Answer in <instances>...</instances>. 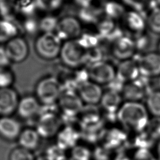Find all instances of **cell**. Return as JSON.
Instances as JSON below:
<instances>
[{
  "instance_id": "cell-1",
  "label": "cell",
  "mask_w": 160,
  "mask_h": 160,
  "mask_svg": "<svg viewBox=\"0 0 160 160\" xmlns=\"http://www.w3.org/2000/svg\"><path fill=\"white\" fill-rule=\"evenodd\" d=\"M116 116L119 126L128 134L144 131L150 119L145 104L135 101H124Z\"/></svg>"
},
{
  "instance_id": "cell-2",
  "label": "cell",
  "mask_w": 160,
  "mask_h": 160,
  "mask_svg": "<svg viewBox=\"0 0 160 160\" xmlns=\"http://www.w3.org/2000/svg\"><path fill=\"white\" fill-rule=\"evenodd\" d=\"M54 105L41 106L35 128L41 138L56 136L63 126L62 118L55 111L53 108Z\"/></svg>"
},
{
  "instance_id": "cell-3",
  "label": "cell",
  "mask_w": 160,
  "mask_h": 160,
  "mask_svg": "<svg viewBox=\"0 0 160 160\" xmlns=\"http://www.w3.org/2000/svg\"><path fill=\"white\" fill-rule=\"evenodd\" d=\"M88 52L77 39L69 40L63 42L59 58L65 66L76 69L88 65Z\"/></svg>"
},
{
  "instance_id": "cell-4",
  "label": "cell",
  "mask_w": 160,
  "mask_h": 160,
  "mask_svg": "<svg viewBox=\"0 0 160 160\" xmlns=\"http://www.w3.org/2000/svg\"><path fill=\"white\" fill-rule=\"evenodd\" d=\"M61 81L54 76H46L40 79L35 88L36 97L41 105L56 104L62 93Z\"/></svg>"
},
{
  "instance_id": "cell-5",
  "label": "cell",
  "mask_w": 160,
  "mask_h": 160,
  "mask_svg": "<svg viewBox=\"0 0 160 160\" xmlns=\"http://www.w3.org/2000/svg\"><path fill=\"white\" fill-rule=\"evenodd\" d=\"M62 41L55 32L42 33L35 41L34 48L39 57L52 60L59 56Z\"/></svg>"
},
{
  "instance_id": "cell-6",
  "label": "cell",
  "mask_w": 160,
  "mask_h": 160,
  "mask_svg": "<svg viewBox=\"0 0 160 160\" xmlns=\"http://www.w3.org/2000/svg\"><path fill=\"white\" fill-rule=\"evenodd\" d=\"M62 119H77L84 104L76 91L62 90L57 102Z\"/></svg>"
},
{
  "instance_id": "cell-7",
  "label": "cell",
  "mask_w": 160,
  "mask_h": 160,
  "mask_svg": "<svg viewBox=\"0 0 160 160\" xmlns=\"http://www.w3.org/2000/svg\"><path fill=\"white\" fill-rule=\"evenodd\" d=\"M109 53L118 62L134 58L137 54L134 39L124 34L109 43Z\"/></svg>"
},
{
  "instance_id": "cell-8",
  "label": "cell",
  "mask_w": 160,
  "mask_h": 160,
  "mask_svg": "<svg viewBox=\"0 0 160 160\" xmlns=\"http://www.w3.org/2000/svg\"><path fill=\"white\" fill-rule=\"evenodd\" d=\"M119 22L124 34L133 38L147 31L144 14L136 10L127 9Z\"/></svg>"
},
{
  "instance_id": "cell-9",
  "label": "cell",
  "mask_w": 160,
  "mask_h": 160,
  "mask_svg": "<svg viewBox=\"0 0 160 160\" xmlns=\"http://www.w3.org/2000/svg\"><path fill=\"white\" fill-rule=\"evenodd\" d=\"M152 79L140 76L138 79L124 84L121 95L124 101L141 102L149 92L154 89L151 83Z\"/></svg>"
},
{
  "instance_id": "cell-10",
  "label": "cell",
  "mask_w": 160,
  "mask_h": 160,
  "mask_svg": "<svg viewBox=\"0 0 160 160\" xmlns=\"http://www.w3.org/2000/svg\"><path fill=\"white\" fill-rule=\"evenodd\" d=\"M134 58L141 77L152 79L160 76V54L158 51L137 54Z\"/></svg>"
},
{
  "instance_id": "cell-11",
  "label": "cell",
  "mask_w": 160,
  "mask_h": 160,
  "mask_svg": "<svg viewBox=\"0 0 160 160\" xmlns=\"http://www.w3.org/2000/svg\"><path fill=\"white\" fill-rule=\"evenodd\" d=\"M83 31L82 23L78 17L68 15L59 19L54 32L64 42L78 39Z\"/></svg>"
},
{
  "instance_id": "cell-12",
  "label": "cell",
  "mask_w": 160,
  "mask_h": 160,
  "mask_svg": "<svg viewBox=\"0 0 160 160\" xmlns=\"http://www.w3.org/2000/svg\"><path fill=\"white\" fill-rule=\"evenodd\" d=\"M89 79L101 86H108L116 78V66L108 60L88 66Z\"/></svg>"
},
{
  "instance_id": "cell-13",
  "label": "cell",
  "mask_w": 160,
  "mask_h": 160,
  "mask_svg": "<svg viewBox=\"0 0 160 160\" xmlns=\"http://www.w3.org/2000/svg\"><path fill=\"white\" fill-rule=\"evenodd\" d=\"M128 141V133L126 131L120 126H111L105 129L100 142L103 146L116 152L127 145Z\"/></svg>"
},
{
  "instance_id": "cell-14",
  "label": "cell",
  "mask_w": 160,
  "mask_h": 160,
  "mask_svg": "<svg viewBox=\"0 0 160 160\" xmlns=\"http://www.w3.org/2000/svg\"><path fill=\"white\" fill-rule=\"evenodd\" d=\"M56 144L64 151L71 150L79 143L81 139L79 126L75 127L72 124L64 125L56 135Z\"/></svg>"
},
{
  "instance_id": "cell-15",
  "label": "cell",
  "mask_w": 160,
  "mask_h": 160,
  "mask_svg": "<svg viewBox=\"0 0 160 160\" xmlns=\"http://www.w3.org/2000/svg\"><path fill=\"white\" fill-rule=\"evenodd\" d=\"M76 92L86 105L99 104L104 89L102 86L89 80L79 85Z\"/></svg>"
},
{
  "instance_id": "cell-16",
  "label": "cell",
  "mask_w": 160,
  "mask_h": 160,
  "mask_svg": "<svg viewBox=\"0 0 160 160\" xmlns=\"http://www.w3.org/2000/svg\"><path fill=\"white\" fill-rule=\"evenodd\" d=\"M4 48L11 62H21L29 55V49L28 42L25 39L18 36L6 42Z\"/></svg>"
},
{
  "instance_id": "cell-17",
  "label": "cell",
  "mask_w": 160,
  "mask_h": 160,
  "mask_svg": "<svg viewBox=\"0 0 160 160\" xmlns=\"http://www.w3.org/2000/svg\"><path fill=\"white\" fill-rule=\"evenodd\" d=\"M116 70V78L124 84L133 81L141 76L138 62L134 58L118 62Z\"/></svg>"
},
{
  "instance_id": "cell-18",
  "label": "cell",
  "mask_w": 160,
  "mask_h": 160,
  "mask_svg": "<svg viewBox=\"0 0 160 160\" xmlns=\"http://www.w3.org/2000/svg\"><path fill=\"white\" fill-rule=\"evenodd\" d=\"M19 99L17 91L11 87L0 89V116H11L16 112Z\"/></svg>"
},
{
  "instance_id": "cell-19",
  "label": "cell",
  "mask_w": 160,
  "mask_h": 160,
  "mask_svg": "<svg viewBox=\"0 0 160 160\" xmlns=\"http://www.w3.org/2000/svg\"><path fill=\"white\" fill-rule=\"evenodd\" d=\"M41 106L36 96H26L19 99L16 112L23 119H31L36 116L38 117Z\"/></svg>"
},
{
  "instance_id": "cell-20",
  "label": "cell",
  "mask_w": 160,
  "mask_h": 160,
  "mask_svg": "<svg viewBox=\"0 0 160 160\" xmlns=\"http://www.w3.org/2000/svg\"><path fill=\"white\" fill-rule=\"evenodd\" d=\"M22 130L19 120L12 116H0V138L6 141H17Z\"/></svg>"
},
{
  "instance_id": "cell-21",
  "label": "cell",
  "mask_w": 160,
  "mask_h": 160,
  "mask_svg": "<svg viewBox=\"0 0 160 160\" xmlns=\"http://www.w3.org/2000/svg\"><path fill=\"white\" fill-rule=\"evenodd\" d=\"M123 102L120 92L106 88L104 90L99 104L103 112L116 114Z\"/></svg>"
},
{
  "instance_id": "cell-22",
  "label": "cell",
  "mask_w": 160,
  "mask_h": 160,
  "mask_svg": "<svg viewBox=\"0 0 160 160\" xmlns=\"http://www.w3.org/2000/svg\"><path fill=\"white\" fill-rule=\"evenodd\" d=\"M145 17L147 31L160 37V7L154 0H150L143 12Z\"/></svg>"
},
{
  "instance_id": "cell-23",
  "label": "cell",
  "mask_w": 160,
  "mask_h": 160,
  "mask_svg": "<svg viewBox=\"0 0 160 160\" xmlns=\"http://www.w3.org/2000/svg\"><path fill=\"white\" fill-rule=\"evenodd\" d=\"M41 139V137L36 129L26 128L22 129L17 141L19 147L32 152L39 146Z\"/></svg>"
},
{
  "instance_id": "cell-24",
  "label": "cell",
  "mask_w": 160,
  "mask_h": 160,
  "mask_svg": "<svg viewBox=\"0 0 160 160\" xmlns=\"http://www.w3.org/2000/svg\"><path fill=\"white\" fill-rule=\"evenodd\" d=\"M137 54H144L157 51L159 37L156 36L148 31L134 38Z\"/></svg>"
},
{
  "instance_id": "cell-25",
  "label": "cell",
  "mask_w": 160,
  "mask_h": 160,
  "mask_svg": "<svg viewBox=\"0 0 160 160\" xmlns=\"http://www.w3.org/2000/svg\"><path fill=\"white\" fill-rule=\"evenodd\" d=\"M103 16L101 4L97 5L94 3L91 6L78 9L77 17L82 24L95 26Z\"/></svg>"
},
{
  "instance_id": "cell-26",
  "label": "cell",
  "mask_w": 160,
  "mask_h": 160,
  "mask_svg": "<svg viewBox=\"0 0 160 160\" xmlns=\"http://www.w3.org/2000/svg\"><path fill=\"white\" fill-rule=\"evenodd\" d=\"M103 15L108 18L119 22L126 11V6L118 0H104L101 3Z\"/></svg>"
},
{
  "instance_id": "cell-27",
  "label": "cell",
  "mask_w": 160,
  "mask_h": 160,
  "mask_svg": "<svg viewBox=\"0 0 160 160\" xmlns=\"http://www.w3.org/2000/svg\"><path fill=\"white\" fill-rule=\"evenodd\" d=\"M145 106L151 117L160 118V90L154 88L145 98Z\"/></svg>"
},
{
  "instance_id": "cell-28",
  "label": "cell",
  "mask_w": 160,
  "mask_h": 160,
  "mask_svg": "<svg viewBox=\"0 0 160 160\" xmlns=\"http://www.w3.org/2000/svg\"><path fill=\"white\" fill-rule=\"evenodd\" d=\"M17 25L11 19H0V42H8L11 39L18 36Z\"/></svg>"
},
{
  "instance_id": "cell-29",
  "label": "cell",
  "mask_w": 160,
  "mask_h": 160,
  "mask_svg": "<svg viewBox=\"0 0 160 160\" xmlns=\"http://www.w3.org/2000/svg\"><path fill=\"white\" fill-rule=\"evenodd\" d=\"M77 39L88 50L95 48L104 42L96 31L84 30L81 35Z\"/></svg>"
},
{
  "instance_id": "cell-30",
  "label": "cell",
  "mask_w": 160,
  "mask_h": 160,
  "mask_svg": "<svg viewBox=\"0 0 160 160\" xmlns=\"http://www.w3.org/2000/svg\"><path fill=\"white\" fill-rule=\"evenodd\" d=\"M70 160H92V150L86 144L78 143L70 150Z\"/></svg>"
},
{
  "instance_id": "cell-31",
  "label": "cell",
  "mask_w": 160,
  "mask_h": 160,
  "mask_svg": "<svg viewBox=\"0 0 160 160\" xmlns=\"http://www.w3.org/2000/svg\"><path fill=\"white\" fill-rule=\"evenodd\" d=\"M107 51L109 52V50H106L102 43L89 49L88 52V66L107 60Z\"/></svg>"
},
{
  "instance_id": "cell-32",
  "label": "cell",
  "mask_w": 160,
  "mask_h": 160,
  "mask_svg": "<svg viewBox=\"0 0 160 160\" xmlns=\"http://www.w3.org/2000/svg\"><path fill=\"white\" fill-rule=\"evenodd\" d=\"M59 19L52 14H48L42 17L39 21V29L42 33L54 32Z\"/></svg>"
},
{
  "instance_id": "cell-33",
  "label": "cell",
  "mask_w": 160,
  "mask_h": 160,
  "mask_svg": "<svg viewBox=\"0 0 160 160\" xmlns=\"http://www.w3.org/2000/svg\"><path fill=\"white\" fill-rule=\"evenodd\" d=\"M38 9L52 12L59 10L63 5L64 0H35Z\"/></svg>"
},
{
  "instance_id": "cell-34",
  "label": "cell",
  "mask_w": 160,
  "mask_h": 160,
  "mask_svg": "<svg viewBox=\"0 0 160 160\" xmlns=\"http://www.w3.org/2000/svg\"><path fill=\"white\" fill-rule=\"evenodd\" d=\"M149 137L157 142L160 139V118L152 117L150 118L148 124L145 129Z\"/></svg>"
},
{
  "instance_id": "cell-35",
  "label": "cell",
  "mask_w": 160,
  "mask_h": 160,
  "mask_svg": "<svg viewBox=\"0 0 160 160\" xmlns=\"http://www.w3.org/2000/svg\"><path fill=\"white\" fill-rule=\"evenodd\" d=\"M32 151L19 146L12 149L9 154V160H35Z\"/></svg>"
},
{
  "instance_id": "cell-36",
  "label": "cell",
  "mask_w": 160,
  "mask_h": 160,
  "mask_svg": "<svg viewBox=\"0 0 160 160\" xmlns=\"http://www.w3.org/2000/svg\"><path fill=\"white\" fill-rule=\"evenodd\" d=\"M130 156L131 160H158L151 149H132Z\"/></svg>"
},
{
  "instance_id": "cell-37",
  "label": "cell",
  "mask_w": 160,
  "mask_h": 160,
  "mask_svg": "<svg viewBox=\"0 0 160 160\" xmlns=\"http://www.w3.org/2000/svg\"><path fill=\"white\" fill-rule=\"evenodd\" d=\"M14 81V76L8 67L0 68V89L11 88Z\"/></svg>"
},
{
  "instance_id": "cell-38",
  "label": "cell",
  "mask_w": 160,
  "mask_h": 160,
  "mask_svg": "<svg viewBox=\"0 0 160 160\" xmlns=\"http://www.w3.org/2000/svg\"><path fill=\"white\" fill-rule=\"evenodd\" d=\"M113 152L100 144L96 146L92 150L93 159L94 160H112Z\"/></svg>"
},
{
  "instance_id": "cell-39",
  "label": "cell",
  "mask_w": 160,
  "mask_h": 160,
  "mask_svg": "<svg viewBox=\"0 0 160 160\" xmlns=\"http://www.w3.org/2000/svg\"><path fill=\"white\" fill-rule=\"evenodd\" d=\"M18 10L29 18L34 11L38 9L35 0H20L17 5Z\"/></svg>"
},
{
  "instance_id": "cell-40",
  "label": "cell",
  "mask_w": 160,
  "mask_h": 160,
  "mask_svg": "<svg viewBox=\"0 0 160 160\" xmlns=\"http://www.w3.org/2000/svg\"><path fill=\"white\" fill-rule=\"evenodd\" d=\"M129 9L136 10L143 14L150 0H120Z\"/></svg>"
},
{
  "instance_id": "cell-41",
  "label": "cell",
  "mask_w": 160,
  "mask_h": 160,
  "mask_svg": "<svg viewBox=\"0 0 160 160\" xmlns=\"http://www.w3.org/2000/svg\"><path fill=\"white\" fill-rule=\"evenodd\" d=\"M44 154L51 160H60L66 156L65 151L59 148L56 144L51 145L47 149Z\"/></svg>"
},
{
  "instance_id": "cell-42",
  "label": "cell",
  "mask_w": 160,
  "mask_h": 160,
  "mask_svg": "<svg viewBox=\"0 0 160 160\" xmlns=\"http://www.w3.org/2000/svg\"><path fill=\"white\" fill-rule=\"evenodd\" d=\"M23 26L25 31L29 33L35 32L39 29V22L36 21L30 17L25 21Z\"/></svg>"
},
{
  "instance_id": "cell-43",
  "label": "cell",
  "mask_w": 160,
  "mask_h": 160,
  "mask_svg": "<svg viewBox=\"0 0 160 160\" xmlns=\"http://www.w3.org/2000/svg\"><path fill=\"white\" fill-rule=\"evenodd\" d=\"M10 62L4 47L0 46V68L8 67Z\"/></svg>"
},
{
  "instance_id": "cell-44",
  "label": "cell",
  "mask_w": 160,
  "mask_h": 160,
  "mask_svg": "<svg viewBox=\"0 0 160 160\" xmlns=\"http://www.w3.org/2000/svg\"><path fill=\"white\" fill-rule=\"evenodd\" d=\"M112 160H131L130 154H128L125 151L121 150L115 152Z\"/></svg>"
},
{
  "instance_id": "cell-45",
  "label": "cell",
  "mask_w": 160,
  "mask_h": 160,
  "mask_svg": "<svg viewBox=\"0 0 160 160\" xmlns=\"http://www.w3.org/2000/svg\"><path fill=\"white\" fill-rule=\"evenodd\" d=\"M74 4L79 8H85L95 3L96 0H72Z\"/></svg>"
},
{
  "instance_id": "cell-46",
  "label": "cell",
  "mask_w": 160,
  "mask_h": 160,
  "mask_svg": "<svg viewBox=\"0 0 160 160\" xmlns=\"http://www.w3.org/2000/svg\"><path fill=\"white\" fill-rule=\"evenodd\" d=\"M156 158L158 160H160V139L158 140L156 142L155 146V152H154Z\"/></svg>"
},
{
  "instance_id": "cell-47",
  "label": "cell",
  "mask_w": 160,
  "mask_h": 160,
  "mask_svg": "<svg viewBox=\"0 0 160 160\" xmlns=\"http://www.w3.org/2000/svg\"><path fill=\"white\" fill-rule=\"evenodd\" d=\"M35 160H51L49 158H48L44 154H40L39 156H36Z\"/></svg>"
},
{
  "instance_id": "cell-48",
  "label": "cell",
  "mask_w": 160,
  "mask_h": 160,
  "mask_svg": "<svg viewBox=\"0 0 160 160\" xmlns=\"http://www.w3.org/2000/svg\"><path fill=\"white\" fill-rule=\"evenodd\" d=\"M157 86H158V89L160 90V76L157 78Z\"/></svg>"
},
{
  "instance_id": "cell-49",
  "label": "cell",
  "mask_w": 160,
  "mask_h": 160,
  "mask_svg": "<svg viewBox=\"0 0 160 160\" xmlns=\"http://www.w3.org/2000/svg\"><path fill=\"white\" fill-rule=\"evenodd\" d=\"M157 51L160 54V38H159V41H158V44Z\"/></svg>"
},
{
  "instance_id": "cell-50",
  "label": "cell",
  "mask_w": 160,
  "mask_h": 160,
  "mask_svg": "<svg viewBox=\"0 0 160 160\" xmlns=\"http://www.w3.org/2000/svg\"><path fill=\"white\" fill-rule=\"evenodd\" d=\"M6 0H0V6L6 2Z\"/></svg>"
},
{
  "instance_id": "cell-51",
  "label": "cell",
  "mask_w": 160,
  "mask_h": 160,
  "mask_svg": "<svg viewBox=\"0 0 160 160\" xmlns=\"http://www.w3.org/2000/svg\"><path fill=\"white\" fill-rule=\"evenodd\" d=\"M154 1L156 3V4L160 7V0H154Z\"/></svg>"
},
{
  "instance_id": "cell-52",
  "label": "cell",
  "mask_w": 160,
  "mask_h": 160,
  "mask_svg": "<svg viewBox=\"0 0 160 160\" xmlns=\"http://www.w3.org/2000/svg\"><path fill=\"white\" fill-rule=\"evenodd\" d=\"M101 1H104V0H101Z\"/></svg>"
}]
</instances>
